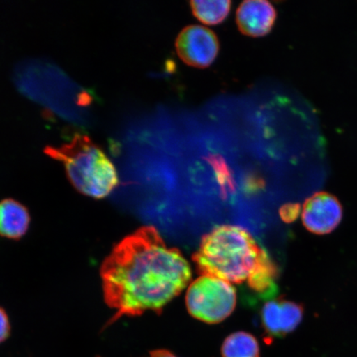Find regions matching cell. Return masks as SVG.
I'll return each instance as SVG.
<instances>
[{
  "instance_id": "obj_1",
  "label": "cell",
  "mask_w": 357,
  "mask_h": 357,
  "mask_svg": "<svg viewBox=\"0 0 357 357\" xmlns=\"http://www.w3.org/2000/svg\"><path fill=\"white\" fill-rule=\"evenodd\" d=\"M100 276L106 305L115 310L107 328L123 316L160 314L187 287L191 269L155 227L144 226L114 245L102 263Z\"/></svg>"
},
{
  "instance_id": "obj_2",
  "label": "cell",
  "mask_w": 357,
  "mask_h": 357,
  "mask_svg": "<svg viewBox=\"0 0 357 357\" xmlns=\"http://www.w3.org/2000/svg\"><path fill=\"white\" fill-rule=\"evenodd\" d=\"M193 261L201 276L245 284L258 298L274 296L278 290V266L242 227H214L203 236Z\"/></svg>"
},
{
  "instance_id": "obj_3",
  "label": "cell",
  "mask_w": 357,
  "mask_h": 357,
  "mask_svg": "<svg viewBox=\"0 0 357 357\" xmlns=\"http://www.w3.org/2000/svg\"><path fill=\"white\" fill-rule=\"evenodd\" d=\"M44 153L63 163L71 184L89 197L106 198L119 184L114 163L101 146L86 134L77 133L60 146H47Z\"/></svg>"
},
{
  "instance_id": "obj_4",
  "label": "cell",
  "mask_w": 357,
  "mask_h": 357,
  "mask_svg": "<svg viewBox=\"0 0 357 357\" xmlns=\"http://www.w3.org/2000/svg\"><path fill=\"white\" fill-rule=\"evenodd\" d=\"M236 303L233 285L211 276H201L187 290V309L191 316L204 323H221L231 314Z\"/></svg>"
},
{
  "instance_id": "obj_5",
  "label": "cell",
  "mask_w": 357,
  "mask_h": 357,
  "mask_svg": "<svg viewBox=\"0 0 357 357\" xmlns=\"http://www.w3.org/2000/svg\"><path fill=\"white\" fill-rule=\"evenodd\" d=\"M176 48L178 57L185 64L196 68H207L216 59L220 43L212 30L190 25L178 33Z\"/></svg>"
},
{
  "instance_id": "obj_6",
  "label": "cell",
  "mask_w": 357,
  "mask_h": 357,
  "mask_svg": "<svg viewBox=\"0 0 357 357\" xmlns=\"http://www.w3.org/2000/svg\"><path fill=\"white\" fill-rule=\"evenodd\" d=\"M340 201L327 192L312 195L303 204L302 221L310 233L317 235L331 234L342 220Z\"/></svg>"
},
{
  "instance_id": "obj_7",
  "label": "cell",
  "mask_w": 357,
  "mask_h": 357,
  "mask_svg": "<svg viewBox=\"0 0 357 357\" xmlns=\"http://www.w3.org/2000/svg\"><path fill=\"white\" fill-rule=\"evenodd\" d=\"M303 309L293 301L276 298L268 301L261 310V323L268 339L282 337L298 328L303 319Z\"/></svg>"
},
{
  "instance_id": "obj_8",
  "label": "cell",
  "mask_w": 357,
  "mask_h": 357,
  "mask_svg": "<svg viewBox=\"0 0 357 357\" xmlns=\"http://www.w3.org/2000/svg\"><path fill=\"white\" fill-rule=\"evenodd\" d=\"M276 20V11L270 2L249 0L236 10V24L241 33L248 37H263L269 33Z\"/></svg>"
},
{
  "instance_id": "obj_9",
  "label": "cell",
  "mask_w": 357,
  "mask_h": 357,
  "mask_svg": "<svg viewBox=\"0 0 357 357\" xmlns=\"http://www.w3.org/2000/svg\"><path fill=\"white\" fill-rule=\"evenodd\" d=\"M30 218L28 209L17 201H0V236L20 239L29 230Z\"/></svg>"
},
{
  "instance_id": "obj_10",
  "label": "cell",
  "mask_w": 357,
  "mask_h": 357,
  "mask_svg": "<svg viewBox=\"0 0 357 357\" xmlns=\"http://www.w3.org/2000/svg\"><path fill=\"white\" fill-rule=\"evenodd\" d=\"M221 354L222 357H260V346L253 335L236 332L223 342Z\"/></svg>"
},
{
  "instance_id": "obj_11",
  "label": "cell",
  "mask_w": 357,
  "mask_h": 357,
  "mask_svg": "<svg viewBox=\"0 0 357 357\" xmlns=\"http://www.w3.org/2000/svg\"><path fill=\"white\" fill-rule=\"evenodd\" d=\"M190 8L193 15L207 25L221 24L229 16L231 3L229 0L221 1H191Z\"/></svg>"
},
{
  "instance_id": "obj_12",
  "label": "cell",
  "mask_w": 357,
  "mask_h": 357,
  "mask_svg": "<svg viewBox=\"0 0 357 357\" xmlns=\"http://www.w3.org/2000/svg\"><path fill=\"white\" fill-rule=\"evenodd\" d=\"M301 212L300 205L297 204H285L280 208V215L284 222H292L298 217Z\"/></svg>"
},
{
  "instance_id": "obj_13",
  "label": "cell",
  "mask_w": 357,
  "mask_h": 357,
  "mask_svg": "<svg viewBox=\"0 0 357 357\" xmlns=\"http://www.w3.org/2000/svg\"><path fill=\"white\" fill-rule=\"evenodd\" d=\"M10 324L6 312L0 307V343L3 342L10 337Z\"/></svg>"
},
{
  "instance_id": "obj_14",
  "label": "cell",
  "mask_w": 357,
  "mask_h": 357,
  "mask_svg": "<svg viewBox=\"0 0 357 357\" xmlns=\"http://www.w3.org/2000/svg\"><path fill=\"white\" fill-rule=\"evenodd\" d=\"M149 357H178L167 349H158L150 351Z\"/></svg>"
}]
</instances>
